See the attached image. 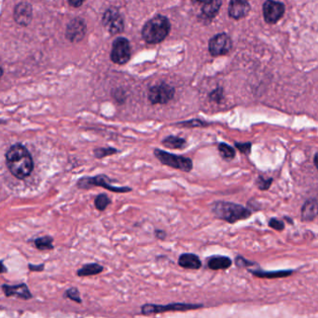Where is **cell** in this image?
Instances as JSON below:
<instances>
[{
  "label": "cell",
  "instance_id": "obj_2",
  "mask_svg": "<svg viewBox=\"0 0 318 318\" xmlns=\"http://www.w3.org/2000/svg\"><path fill=\"white\" fill-rule=\"evenodd\" d=\"M171 30L168 19L161 14L149 20L142 29V36L149 44H158L163 41Z\"/></svg>",
  "mask_w": 318,
  "mask_h": 318
},
{
  "label": "cell",
  "instance_id": "obj_7",
  "mask_svg": "<svg viewBox=\"0 0 318 318\" xmlns=\"http://www.w3.org/2000/svg\"><path fill=\"white\" fill-rule=\"evenodd\" d=\"M131 58V46L125 37H118L112 44L110 59L117 65H124Z\"/></svg>",
  "mask_w": 318,
  "mask_h": 318
},
{
  "label": "cell",
  "instance_id": "obj_6",
  "mask_svg": "<svg viewBox=\"0 0 318 318\" xmlns=\"http://www.w3.org/2000/svg\"><path fill=\"white\" fill-rule=\"evenodd\" d=\"M204 305L202 304H191V303H170L168 305H155V304H145L141 307V312L148 315L151 313H161L165 312H184V311H190V310H196L203 308Z\"/></svg>",
  "mask_w": 318,
  "mask_h": 318
},
{
  "label": "cell",
  "instance_id": "obj_25",
  "mask_svg": "<svg viewBox=\"0 0 318 318\" xmlns=\"http://www.w3.org/2000/svg\"><path fill=\"white\" fill-rule=\"evenodd\" d=\"M218 151H219V153L223 159H225V160L230 161V160H233L235 157V150L230 145L220 143L218 145Z\"/></svg>",
  "mask_w": 318,
  "mask_h": 318
},
{
  "label": "cell",
  "instance_id": "obj_23",
  "mask_svg": "<svg viewBox=\"0 0 318 318\" xmlns=\"http://www.w3.org/2000/svg\"><path fill=\"white\" fill-rule=\"evenodd\" d=\"M53 243H54V238L52 236H49V235L36 238V240L34 241L35 246L40 251L53 250L54 248Z\"/></svg>",
  "mask_w": 318,
  "mask_h": 318
},
{
  "label": "cell",
  "instance_id": "obj_35",
  "mask_svg": "<svg viewBox=\"0 0 318 318\" xmlns=\"http://www.w3.org/2000/svg\"><path fill=\"white\" fill-rule=\"evenodd\" d=\"M84 0H68V3L70 4V6L74 8H78L83 4Z\"/></svg>",
  "mask_w": 318,
  "mask_h": 318
},
{
  "label": "cell",
  "instance_id": "obj_29",
  "mask_svg": "<svg viewBox=\"0 0 318 318\" xmlns=\"http://www.w3.org/2000/svg\"><path fill=\"white\" fill-rule=\"evenodd\" d=\"M179 126L184 127H201L206 125V123H204V121L199 120H192L190 121H185V122H180V123H177Z\"/></svg>",
  "mask_w": 318,
  "mask_h": 318
},
{
  "label": "cell",
  "instance_id": "obj_27",
  "mask_svg": "<svg viewBox=\"0 0 318 318\" xmlns=\"http://www.w3.org/2000/svg\"><path fill=\"white\" fill-rule=\"evenodd\" d=\"M64 297L66 299H69V300H73L75 302H78V303L82 302V300L80 299V296H79V291L77 288H71L66 290Z\"/></svg>",
  "mask_w": 318,
  "mask_h": 318
},
{
  "label": "cell",
  "instance_id": "obj_15",
  "mask_svg": "<svg viewBox=\"0 0 318 318\" xmlns=\"http://www.w3.org/2000/svg\"><path fill=\"white\" fill-rule=\"evenodd\" d=\"M33 11L30 4L22 2L14 9V20L17 24L26 26L30 24Z\"/></svg>",
  "mask_w": 318,
  "mask_h": 318
},
{
  "label": "cell",
  "instance_id": "obj_19",
  "mask_svg": "<svg viewBox=\"0 0 318 318\" xmlns=\"http://www.w3.org/2000/svg\"><path fill=\"white\" fill-rule=\"evenodd\" d=\"M162 144L165 148H167V149L180 150V149L185 148V146L187 145V141L184 138H179V137L169 135L167 138H163Z\"/></svg>",
  "mask_w": 318,
  "mask_h": 318
},
{
  "label": "cell",
  "instance_id": "obj_36",
  "mask_svg": "<svg viewBox=\"0 0 318 318\" xmlns=\"http://www.w3.org/2000/svg\"><path fill=\"white\" fill-rule=\"evenodd\" d=\"M192 1H193L194 3H199V4H203V5H204V4H206V3H209L212 0H192Z\"/></svg>",
  "mask_w": 318,
  "mask_h": 318
},
{
  "label": "cell",
  "instance_id": "obj_30",
  "mask_svg": "<svg viewBox=\"0 0 318 318\" xmlns=\"http://www.w3.org/2000/svg\"><path fill=\"white\" fill-rule=\"evenodd\" d=\"M269 226L270 228L275 229L276 231H283L285 229V224L281 220H278L276 218H271L269 221Z\"/></svg>",
  "mask_w": 318,
  "mask_h": 318
},
{
  "label": "cell",
  "instance_id": "obj_3",
  "mask_svg": "<svg viewBox=\"0 0 318 318\" xmlns=\"http://www.w3.org/2000/svg\"><path fill=\"white\" fill-rule=\"evenodd\" d=\"M212 212L216 217L230 223L244 220L251 216L250 210L245 206L229 202H216L212 205Z\"/></svg>",
  "mask_w": 318,
  "mask_h": 318
},
{
  "label": "cell",
  "instance_id": "obj_9",
  "mask_svg": "<svg viewBox=\"0 0 318 318\" xmlns=\"http://www.w3.org/2000/svg\"><path fill=\"white\" fill-rule=\"evenodd\" d=\"M103 24L111 35L120 34L124 30V22L116 8H110L104 13Z\"/></svg>",
  "mask_w": 318,
  "mask_h": 318
},
{
  "label": "cell",
  "instance_id": "obj_11",
  "mask_svg": "<svg viewBox=\"0 0 318 318\" xmlns=\"http://www.w3.org/2000/svg\"><path fill=\"white\" fill-rule=\"evenodd\" d=\"M208 49L213 56L228 54L232 49V40L228 35L218 34L211 38Z\"/></svg>",
  "mask_w": 318,
  "mask_h": 318
},
{
  "label": "cell",
  "instance_id": "obj_31",
  "mask_svg": "<svg viewBox=\"0 0 318 318\" xmlns=\"http://www.w3.org/2000/svg\"><path fill=\"white\" fill-rule=\"evenodd\" d=\"M235 147L245 154H249L251 151V143H235Z\"/></svg>",
  "mask_w": 318,
  "mask_h": 318
},
{
  "label": "cell",
  "instance_id": "obj_20",
  "mask_svg": "<svg viewBox=\"0 0 318 318\" xmlns=\"http://www.w3.org/2000/svg\"><path fill=\"white\" fill-rule=\"evenodd\" d=\"M104 270V267L98 263H90V264H85L82 266L79 270L77 271V275L79 277H85V276H96L101 274Z\"/></svg>",
  "mask_w": 318,
  "mask_h": 318
},
{
  "label": "cell",
  "instance_id": "obj_8",
  "mask_svg": "<svg viewBox=\"0 0 318 318\" xmlns=\"http://www.w3.org/2000/svg\"><path fill=\"white\" fill-rule=\"evenodd\" d=\"M174 87L166 83L155 85L149 90V100L153 105L167 104L174 98Z\"/></svg>",
  "mask_w": 318,
  "mask_h": 318
},
{
  "label": "cell",
  "instance_id": "obj_37",
  "mask_svg": "<svg viewBox=\"0 0 318 318\" xmlns=\"http://www.w3.org/2000/svg\"><path fill=\"white\" fill-rule=\"evenodd\" d=\"M313 163H314L315 167H316L318 170V152L316 154H315V156H314V159H313Z\"/></svg>",
  "mask_w": 318,
  "mask_h": 318
},
{
  "label": "cell",
  "instance_id": "obj_14",
  "mask_svg": "<svg viewBox=\"0 0 318 318\" xmlns=\"http://www.w3.org/2000/svg\"><path fill=\"white\" fill-rule=\"evenodd\" d=\"M250 12V5L248 0H231L229 5V15L233 19L246 17Z\"/></svg>",
  "mask_w": 318,
  "mask_h": 318
},
{
  "label": "cell",
  "instance_id": "obj_12",
  "mask_svg": "<svg viewBox=\"0 0 318 318\" xmlns=\"http://www.w3.org/2000/svg\"><path fill=\"white\" fill-rule=\"evenodd\" d=\"M86 30L87 28L83 19H73L66 26V38L71 42H78L84 37Z\"/></svg>",
  "mask_w": 318,
  "mask_h": 318
},
{
  "label": "cell",
  "instance_id": "obj_24",
  "mask_svg": "<svg viewBox=\"0 0 318 318\" xmlns=\"http://www.w3.org/2000/svg\"><path fill=\"white\" fill-rule=\"evenodd\" d=\"M110 204H111V200L108 198V195L105 193H101V194L97 195V197L95 200V206H96L97 210H106L107 207Z\"/></svg>",
  "mask_w": 318,
  "mask_h": 318
},
{
  "label": "cell",
  "instance_id": "obj_10",
  "mask_svg": "<svg viewBox=\"0 0 318 318\" xmlns=\"http://www.w3.org/2000/svg\"><path fill=\"white\" fill-rule=\"evenodd\" d=\"M285 13V6L276 0H266L263 4V16L266 23L276 24L282 18Z\"/></svg>",
  "mask_w": 318,
  "mask_h": 318
},
{
  "label": "cell",
  "instance_id": "obj_1",
  "mask_svg": "<svg viewBox=\"0 0 318 318\" xmlns=\"http://www.w3.org/2000/svg\"><path fill=\"white\" fill-rule=\"evenodd\" d=\"M5 157L7 166L13 176L24 179L30 175L34 169V161L29 150L24 145H12Z\"/></svg>",
  "mask_w": 318,
  "mask_h": 318
},
{
  "label": "cell",
  "instance_id": "obj_22",
  "mask_svg": "<svg viewBox=\"0 0 318 318\" xmlns=\"http://www.w3.org/2000/svg\"><path fill=\"white\" fill-rule=\"evenodd\" d=\"M221 7V0H212L209 3L203 5L202 12L207 18H214Z\"/></svg>",
  "mask_w": 318,
  "mask_h": 318
},
{
  "label": "cell",
  "instance_id": "obj_21",
  "mask_svg": "<svg viewBox=\"0 0 318 318\" xmlns=\"http://www.w3.org/2000/svg\"><path fill=\"white\" fill-rule=\"evenodd\" d=\"M253 276H258L260 278H282L286 276H291L293 270H276V271H261V270H250Z\"/></svg>",
  "mask_w": 318,
  "mask_h": 318
},
{
  "label": "cell",
  "instance_id": "obj_17",
  "mask_svg": "<svg viewBox=\"0 0 318 318\" xmlns=\"http://www.w3.org/2000/svg\"><path fill=\"white\" fill-rule=\"evenodd\" d=\"M318 215V203L314 199L306 201L301 208V219L303 221H312Z\"/></svg>",
  "mask_w": 318,
  "mask_h": 318
},
{
  "label": "cell",
  "instance_id": "obj_34",
  "mask_svg": "<svg viewBox=\"0 0 318 318\" xmlns=\"http://www.w3.org/2000/svg\"><path fill=\"white\" fill-rule=\"evenodd\" d=\"M236 264L238 265L239 267H242V266H243V267H246V264L251 265L252 263L249 262V261H247L246 258L239 257V258H237V259H236Z\"/></svg>",
  "mask_w": 318,
  "mask_h": 318
},
{
  "label": "cell",
  "instance_id": "obj_33",
  "mask_svg": "<svg viewBox=\"0 0 318 318\" xmlns=\"http://www.w3.org/2000/svg\"><path fill=\"white\" fill-rule=\"evenodd\" d=\"M44 264L40 265H33V264H28V269L31 271H43L44 270Z\"/></svg>",
  "mask_w": 318,
  "mask_h": 318
},
{
  "label": "cell",
  "instance_id": "obj_13",
  "mask_svg": "<svg viewBox=\"0 0 318 318\" xmlns=\"http://www.w3.org/2000/svg\"><path fill=\"white\" fill-rule=\"evenodd\" d=\"M2 290L4 294L8 298L10 297H18L22 300H30L33 298L32 293L29 291L28 287L25 284H19L15 286H10V285H2Z\"/></svg>",
  "mask_w": 318,
  "mask_h": 318
},
{
  "label": "cell",
  "instance_id": "obj_28",
  "mask_svg": "<svg viewBox=\"0 0 318 318\" xmlns=\"http://www.w3.org/2000/svg\"><path fill=\"white\" fill-rule=\"evenodd\" d=\"M271 182H272L271 178H266V177H263L260 175L257 180V185H258L259 190L267 191L271 185Z\"/></svg>",
  "mask_w": 318,
  "mask_h": 318
},
{
  "label": "cell",
  "instance_id": "obj_18",
  "mask_svg": "<svg viewBox=\"0 0 318 318\" xmlns=\"http://www.w3.org/2000/svg\"><path fill=\"white\" fill-rule=\"evenodd\" d=\"M232 259L224 256H213L208 259L207 265L211 270H225L232 266Z\"/></svg>",
  "mask_w": 318,
  "mask_h": 318
},
{
  "label": "cell",
  "instance_id": "obj_4",
  "mask_svg": "<svg viewBox=\"0 0 318 318\" xmlns=\"http://www.w3.org/2000/svg\"><path fill=\"white\" fill-rule=\"evenodd\" d=\"M77 187L80 190H89L93 187H101L110 192L117 193H126L132 192V189L129 187L112 186V180L106 174H99L93 177L85 176L77 182Z\"/></svg>",
  "mask_w": 318,
  "mask_h": 318
},
{
  "label": "cell",
  "instance_id": "obj_16",
  "mask_svg": "<svg viewBox=\"0 0 318 318\" xmlns=\"http://www.w3.org/2000/svg\"><path fill=\"white\" fill-rule=\"evenodd\" d=\"M178 265L189 270H198L202 267V261L200 260L198 256L194 254L185 253L180 255L178 258Z\"/></svg>",
  "mask_w": 318,
  "mask_h": 318
},
{
  "label": "cell",
  "instance_id": "obj_5",
  "mask_svg": "<svg viewBox=\"0 0 318 318\" xmlns=\"http://www.w3.org/2000/svg\"><path fill=\"white\" fill-rule=\"evenodd\" d=\"M154 156L162 162L163 165H166L172 168L177 169L183 172H191L193 168V163L190 158L185 156L174 155L172 153H169L167 151L155 149L154 150Z\"/></svg>",
  "mask_w": 318,
  "mask_h": 318
},
{
  "label": "cell",
  "instance_id": "obj_26",
  "mask_svg": "<svg viewBox=\"0 0 318 318\" xmlns=\"http://www.w3.org/2000/svg\"><path fill=\"white\" fill-rule=\"evenodd\" d=\"M119 152V150L114 148H97L94 150V155L96 159H103L105 157L115 155Z\"/></svg>",
  "mask_w": 318,
  "mask_h": 318
},
{
  "label": "cell",
  "instance_id": "obj_32",
  "mask_svg": "<svg viewBox=\"0 0 318 318\" xmlns=\"http://www.w3.org/2000/svg\"><path fill=\"white\" fill-rule=\"evenodd\" d=\"M154 234H155V237L159 240H164L166 238V233L162 230H155Z\"/></svg>",
  "mask_w": 318,
  "mask_h": 318
},
{
  "label": "cell",
  "instance_id": "obj_38",
  "mask_svg": "<svg viewBox=\"0 0 318 318\" xmlns=\"http://www.w3.org/2000/svg\"><path fill=\"white\" fill-rule=\"evenodd\" d=\"M1 266H2V270H1V274H5L7 271L6 267L5 265L3 264V261H1Z\"/></svg>",
  "mask_w": 318,
  "mask_h": 318
}]
</instances>
